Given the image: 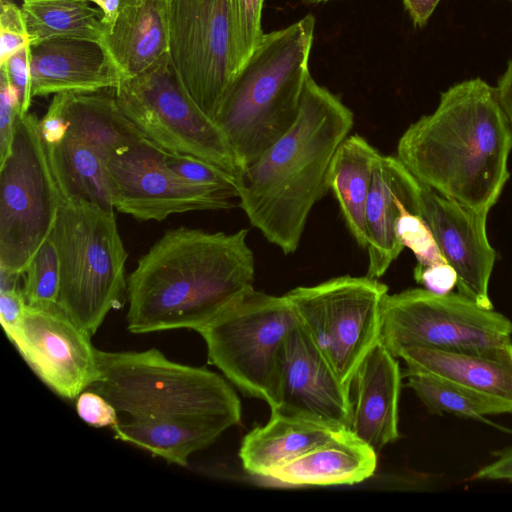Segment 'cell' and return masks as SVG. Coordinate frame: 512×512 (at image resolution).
Wrapping results in <instances>:
<instances>
[{
	"label": "cell",
	"instance_id": "obj_1",
	"mask_svg": "<svg viewBox=\"0 0 512 512\" xmlns=\"http://www.w3.org/2000/svg\"><path fill=\"white\" fill-rule=\"evenodd\" d=\"M247 229L178 227L139 258L127 278V329L134 334L198 331L253 288Z\"/></svg>",
	"mask_w": 512,
	"mask_h": 512
},
{
	"label": "cell",
	"instance_id": "obj_2",
	"mask_svg": "<svg viewBox=\"0 0 512 512\" xmlns=\"http://www.w3.org/2000/svg\"><path fill=\"white\" fill-rule=\"evenodd\" d=\"M512 126L496 88L481 78L441 93L436 109L402 134L397 157L423 185L489 213L508 179Z\"/></svg>",
	"mask_w": 512,
	"mask_h": 512
},
{
	"label": "cell",
	"instance_id": "obj_3",
	"mask_svg": "<svg viewBox=\"0 0 512 512\" xmlns=\"http://www.w3.org/2000/svg\"><path fill=\"white\" fill-rule=\"evenodd\" d=\"M353 124V112L309 74L294 124L237 177L240 207L285 254L297 250L313 206L329 190L331 163Z\"/></svg>",
	"mask_w": 512,
	"mask_h": 512
},
{
	"label": "cell",
	"instance_id": "obj_4",
	"mask_svg": "<svg viewBox=\"0 0 512 512\" xmlns=\"http://www.w3.org/2000/svg\"><path fill=\"white\" fill-rule=\"evenodd\" d=\"M308 14L265 33L235 75L214 119L226 136L241 171L283 136L296 121L314 40Z\"/></svg>",
	"mask_w": 512,
	"mask_h": 512
},
{
	"label": "cell",
	"instance_id": "obj_5",
	"mask_svg": "<svg viewBox=\"0 0 512 512\" xmlns=\"http://www.w3.org/2000/svg\"><path fill=\"white\" fill-rule=\"evenodd\" d=\"M99 379L91 390L134 420H175L223 428L241 421V402L227 379L203 367L144 351L96 349Z\"/></svg>",
	"mask_w": 512,
	"mask_h": 512
},
{
	"label": "cell",
	"instance_id": "obj_6",
	"mask_svg": "<svg viewBox=\"0 0 512 512\" xmlns=\"http://www.w3.org/2000/svg\"><path fill=\"white\" fill-rule=\"evenodd\" d=\"M49 237L60 263L57 305L92 337L127 292L128 253L114 211L66 201Z\"/></svg>",
	"mask_w": 512,
	"mask_h": 512
},
{
	"label": "cell",
	"instance_id": "obj_7",
	"mask_svg": "<svg viewBox=\"0 0 512 512\" xmlns=\"http://www.w3.org/2000/svg\"><path fill=\"white\" fill-rule=\"evenodd\" d=\"M64 198L35 113L15 119L0 162V274L20 277L49 238Z\"/></svg>",
	"mask_w": 512,
	"mask_h": 512
},
{
	"label": "cell",
	"instance_id": "obj_8",
	"mask_svg": "<svg viewBox=\"0 0 512 512\" xmlns=\"http://www.w3.org/2000/svg\"><path fill=\"white\" fill-rule=\"evenodd\" d=\"M299 322L286 295L252 288L197 332L209 363L242 394L272 409L277 405L281 351Z\"/></svg>",
	"mask_w": 512,
	"mask_h": 512
},
{
	"label": "cell",
	"instance_id": "obj_9",
	"mask_svg": "<svg viewBox=\"0 0 512 512\" xmlns=\"http://www.w3.org/2000/svg\"><path fill=\"white\" fill-rule=\"evenodd\" d=\"M114 90L123 113L158 147L239 176L241 168L226 136L183 87L168 54Z\"/></svg>",
	"mask_w": 512,
	"mask_h": 512
},
{
	"label": "cell",
	"instance_id": "obj_10",
	"mask_svg": "<svg viewBox=\"0 0 512 512\" xmlns=\"http://www.w3.org/2000/svg\"><path fill=\"white\" fill-rule=\"evenodd\" d=\"M387 294L388 287L379 279L349 275L285 294L301 325L350 391L359 365L381 341Z\"/></svg>",
	"mask_w": 512,
	"mask_h": 512
},
{
	"label": "cell",
	"instance_id": "obj_11",
	"mask_svg": "<svg viewBox=\"0 0 512 512\" xmlns=\"http://www.w3.org/2000/svg\"><path fill=\"white\" fill-rule=\"evenodd\" d=\"M512 322L459 292L412 288L387 294L382 306V343L395 355L404 346L479 350L512 341Z\"/></svg>",
	"mask_w": 512,
	"mask_h": 512
},
{
	"label": "cell",
	"instance_id": "obj_12",
	"mask_svg": "<svg viewBox=\"0 0 512 512\" xmlns=\"http://www.w3.org/2000/svg\"><path fill=\"white\" fill-rule=\"evenodd\" d=\"M167 54L183 87L214 120L235 76L230 0H171Z\"/></svg>",
	"mask_w": 512,
	"mask_h": 512
},
{
	"label": "cell",
	"instance_id": "obj_13",
	"mask_svg": "<svg viewBox=\"0 0 512 512\" xmlns=\"http://www.w3.org/2000/svg\"><path fill=\"white\" fill-rule=\"evenodd\" d=\"M165 152L146 139L107 158L117 211L138 220L161 222L174 214L235 206V195L192 183L173 171Z\"/></svg>",
	"mask_w": 512,
	"mask_h": 512
},
{
	"label": "cell",
	"instance_id": "obj_14",
	"mask_svg": "<svg viewBox=\"0 0 512 512\" xmlns=\"http://www.w3.org/2000/svg\"><path fill=\"white\" fill-rule=\"evenodd\" d=\"M36 375L56 394L73 400L99 379L91 336L55 304L27 305L8 338Z\"/></svg>",
	"mask_w": 512,
	"mask_h": 512
},
{
	"label": "cell",
	"instance_id": "obj_15",
	"mask_svg": "<svg viewBox=\"0 0 512 512\" xmlns=\"http://www.w3.org/2000/svg\"><path fill=\"white\" fill-rule=\"evenodd\" d=\"M420 216L456 272L458 292L493 309L489 282L496 253L487 236L488 213L472 210L422 184Z\"/></svg>",
	"mask_w": 512,
	"mask_h": 512
},
{
	"label": "cell",
	"instance_id": "obj_16",
	"mask_svg": "<svg viewBox=\"0 0 512 512\" xmlns=\"http://www.w3.org/2000/svg\"><path fill=\"white\" fill-rule=\"evenodd\" d=\"M282 410L351 429L352 399L333 367L299 322L280 355L277 405Z\"/></svg>",
	"mask_w": 512,
	"mask_h": 512
},
{
	"label": "cell",
	"instance_id": "obj_17",
	"mask_svg": "<svg viewBox=\"0 0 512 512\" xmlns=\"http://www.w3.org/2000/svg\"><path fill=\"white\" fill-rule=\"evenodd\" d=\"M422 184L398 159L380 154L366 206L368 268L366 276L382 277L403 250L396 235L401 208L420 216Z\"/></svg>",
	"mask_w": 512,
	"mask_h": 512
},
{
	"label": "cell",
	"instance_id": "obj_18",
	"mask_svg": "<svg viewBox=\"0 0 512 512\" xmlns=\"http://www.w3.org/2000/svg\"><path fill=\"white\" fill-rule=\"evenodd\" d=\"M31 95L115 89L121 77L103 46L85 40H51L31 46Z\"/></svg>",
	"mask_w": 512,
	"mask_h": 512
},
{
	"label": "cell",
	"instance_id": "obj_19",
	"mask_svg": "<svg viewBox=\"0 0 512 512\" xmlns=\"http://www.w3.org/2000/svg\"><path fill=\"white\" fill-rule=\"evenodd\" d=\"M402 373L397 357L380 341L359 365L351 390V431L377 453L399 438Z\"/></svg>",
	"mask_w": 512,
	"mask_h": 512
},
{
	"label": "cell",
	"instance_id": "obj_20",
	"mask_svg": "<svg viewBox=\"0 0 512 512\" xmlns=\"http://www.w3.org/2000/svg\"><path fill=\"white\" fill-rule=\"evenodd\" d=\"M395 356L423 372L512 407V341L479 350L404 346Z\"/></svg>",
	"mask_w": 512,
	"mask_h": 512
},
{
	"label": "cell",
	"instance_id": "obj_21",
	"mask_svg": "<svg viewBox=\"0 0 512 512\" xmlns=\"http://www.w3.org/2000/svg\"><path fill=\"white\" fill-rule=\"evenodd\" d=\"M171 0H121L102 46L121 81L152 66L168 52Z\"/></svg>",
	"mask_w": 512,
	"mask_h": 512
},
{
	"label": "cell",
	"instance_id": "obj_22",
	"mask_svg": "<svg viewBox=\"0 0 512 512\" xmlns=\"http://www.w3.org/2000/svg\"><path fill=\"white\" fill-rule=\"evenodd\" d=\"M346 429L304 414L271 410L264 425L254 427L244 436L239 458L247 473L265 479L275 468Z\"/></svg>",
	"mask_w": 512,
	"mask_h": 512
},
{
	"label": "cell",
	"instance_id": "obj_23",
	"mask_svg": "<svg viewBox=\"0 0 512 512\" xmlns=\"http://www.w3.org/2000/svg\"><path fill=\"white\" fill-rule=\"evenodd\" d=\"M377 452L350 429L272 470L265 479L289 486L353 485L373 476Z\"/></svg>",
	"mask_w": 512,
	"mask_h": 512
},
{
	"label": "cell",
	"instance_id": "obj_24",
	"mask_svg": "<svg viewBox=\"0 0 512 512\" xmlns=\"http://www.w3.org/2000/svg\"><path fill=\"white\" fill-rule=\"evenodd\" d=\"M66 124V134L85 141L107 158L147 139L121 110L114 89L55 94L50 105Z\"/></svg>",
	"mask_w": 512,
	"mask_h": 512
},
{
	"label": "cell",
	"instance_id": "obj_25",
	"mask_svg": "<svg viewBox=\"0 0 512 512\" xmlns=\"http://www.w3.org/2000/svg\"><path fill=\"white\" fill-rule=\"evenodd\" d=\"M380 153L361 135L347 136L331 163L328 186L338 202L345 224L362 247H367L366 206L373 170Z\"/></svg>",
	"mask_w": 512,
	"mask_h": 512
},
{
	"label": "cell",
	"instance_id": "obj_26",
	"mask_svg": "<svg viewBox=\"0 0 512 512\" xmlns=\"http://www.w3.org/2000/svg\"><path fill=\"white\" fill-rule=\"evenodd\" d=\"M46 146L65 202L82 200L107 211L115 210L104 154L69 134Z\"/></svg>",
	"mask_w": 512,
	"mask_h": 512
},
{
	"label": "cell",
	"instance_id": "obj_27",
	"mask_svg": "<svg viewBox=\"0 0 512 512\" xmlns=\"http://www.w3.org/2000/svg\"><path fill=\"white\" fill-rule=\"evenodd\" d=\"M111 429L116 439L182 467L192 454L210 446L226 431L204 423L134 419L119 421Z\"/></svg>",
	"mask_w": 512,
	"mask_h": 512
},
{
	"label": "cell",
	"instance_id": "obj_28",
	"mask_svg": "<svg viewBox=\"0 0 512 512\" xmlns=\"http://www.w3.org/2000/svg\"><path fill=\"white\" fill-rule=\"evenodd\" d=\"M20 7L31 46L61 39L103 43V13L87 0H22Z\"/></svg>",
	"mask_w": 512,
	"mask_h": 512
},
{
	"label": "cell",
	"instance_id": "obj_29",
	"mask_svg": "<svg viewBox=\"0 0 512 512\" xmlns=\"http://www.w3.org/2000/svg\"><path fill=\"white\" fill-rule=\"evenodd\" d=\"M404 376L406 386L414 391L430 414L448 413L494 425L487 416L512 413V407L505 403L430 374L406 369Z\"/></svg>",
	"mask_w": 512,
	"mask_h": 512
},
{
	"label": "cell",
	"instance_id": "obj_30",
	"mask_svg": "<svg viewBox=\"0 0 512 512\" xmlns=\"http://www.w3.org/2000/svg\"><path fill=\"white\" fill-rule=\"evenodd\" d=\"M23 292L28 305L57 304L60 290V263L57 249L49 237L28 264Z\"/></svg>",
	"mask_w": 512,
	"mask_h": 512
},
{
	"label": "cell",
	"instance_id": "obj_31",
	"mask_svg": "<svg viewBox=\"0 0 512 512\" xmlns=\"http://www.w3.org/2000/svg\"><path fill=\"white\" fill-rule=\"evenodd\" d=\"M263 4L264 0H230L235 75L265 34L261 25Z\"/></svg>",
	"mask_w": 512,
	"mask_h": 512
},
{
	"label": "cell",
	"instance_id": "obj_32",
	"mask_svg": "<svg viewBox=\"0 0 512 512\" xmlns=\"http://www.w3.org/2000/svg\"><path fill=\"white\" fill-rule=\"evenodd\" d=\"M396 235L401 245L414 253L417 265L426 267L447 263L427 223L405 206L401 208L396 222Z\"/></svg>",
	"mask_w": 512,
	"mask_h": 512
},
{
	"label": "cell",
	"instance_id": "obj_33",
	"mask_svg": "<svg viewBox=\"0 0 512 512\" xmlns=\"http://www.w3.org/2000/svg\"><path fill=\"white\" fill-rule=\"evenodd\" d=\"M168 166L184 179L205 187L227 192L238 198L237 178L227 171L197 157L165 152Z\"/></svg>",
	"mask_w": 512,
	"mask_h": 512
},
{
	"label": "cell",
	"instance_id": "obj_34",
	"mask_svg": "<svg viewBox=\"0 0 512 512\" xmlns=\"http://www.w3.org/2000/svg\"><path fill=\"white\" fill-rule=\"evenodd\" d=\"M29 45L21 7L13 0H0V64Z\"/></svg>",
	"mask_w": 512,
	"mask_h": 512
},
{
	"label": "cell",
	"instance_id": "obj_35",
	"mask_svg": "<svg viewBox=\"0 0 512 512\" xmlns=\"http://www.w3.org/2000/svg\"><path fill=\"white\" fill-rule=\"evenodd\" d=\"M31 45L17 51L4 63L0 64L3 73L16 89L20 102L21 112H29L32 102L31 73H30Z\"/></svg>",
	"mask_w": 512,
	"mask_h": 512
},
{
	"label": "cell",
	"instance_id": "obj_36",
	"mask_svg": "<svg viewBox=\"0 0 512 512\" xmlns=\"http://www.w3.org/2000/svg\"><path fill=\"white\" fill-rule=\"evenodd\" d=\"M20 112L19 95L8 78L0 72V162L9 152L15 119Z\"/></svg>",
	"mask_w": 512,
	"mask_h": 512
},
{
	"label": "cell",
	"instance_id": "obj_37",
	"mask_svg": "<svg viewBox=\"0 0 512 512\" xmlns=\"http://www.w3.org/2000/svg\"><path fill=\"white\" fill-rule=\"evenodd\" d=\"M79 417L88 425L96 428L110 427L119 423L117 410L102 395L95 391H84L76 401Z\"/></svg>",
	"mask_w": 512,
	"mask_h": 512
},
{
	"label": "cell",
	"instance_id": "obj_38",
	"mask_svg": "<svg viewBox=\"0 0 512 512\" xmlns=\"http://www.w3.org/2000/svg\"><path fill=\"white\" fill-rule=\"evenodd\" d=\"M27 305L22 288L0 289V321L8 338L19 326Z\"/></svg>",
	"mask_w": 512,
	"mask_h": 512
},
{
	"label": "cell",
	"instance_id": "obj_39",
	"mask_svg": "<svg viewBox=\"0 0 512 512\" xmlns=\"http://www.w3.org/2000/svg\"><path fill=\"white\" fill-rule=\"evenodd\" d=\"M414 278L424 289L437 294L452 292L457 285L456 272L448 263L426 267L416 265Z\"/></svg>",
	"mask_w": 512,
	"mask_h": 512
},
{
	"label": "cell",
	"instance_id": "obj_40",
	"mask_svg": "<svg viewBox=\"0 0 512 512\" xmlns=\"http://www.w3.org/2000/svg\"><path fill=\"white\" fill-rule=\"evenodd\" d=\"M495 455L496 459L479 469L474 479L512 481V447L497 451Z\"/></svg>",
	"mask_w": 512,
	"mask_h": 512
},
{
	"label": "cell",
	"instance_id": "obj_41",
	"mask_svg": "<svg viewBox=\"0 0 512 512\" xmlns=\"http://www.w3.org/2000/svg\"><path fill=\"white\" fill-rule=\"evenodd\" d=\"M440 0H403L404 7L416 27L426 25Z\"/></svg>",
	"mask_w": 512,
	"mask_h": 512
},
{
	"label": "cell",
	"instance_id": "obj_42",
	"mask_svg": "<svg viewBox=\"0 0 512 512\" xmlns=\"http://www.w3.org/2000/svg\"><path fill=\"white\" fill-rule=\"evenodd\" d=\"M495 88L512 126V58L508 61L506 69L499 77Z\"/></svg>",
	"mask_w": 512,
	"mask_h": 512
},
{
	"label": "cell",
	"instance_id": "obj_43",
	"mask_svg": "<svg viewBox=\"0 0 512 512\" xmlns=\"http://www.w3.org/2000/svg\"><path fill=\"white\" fill-rule=\"evenodd\" d=\"M94 3L103 13L102 23L105 27V34L112 28L118 15L121 0H87ZM105 37V36H104Z\"/></svg>",
	"mask_w": 512,
	"mask_h": 512
},
{
	"label": "cell",
	"instance_id": "obj_44",
	"mask_svg": "<svg viewBox=\"0 0 512 512\" xmlns=\"http://www.w3.org/2000/svg\"><path fill=\"white\" fill-rule=\"evenodd\" d=\"M300 1L308 3V4H317V3L328 2L330 0H300Z\"/></svg>",
	"mask_w": 512,
	"mask_h": 512
}]
</instances>
